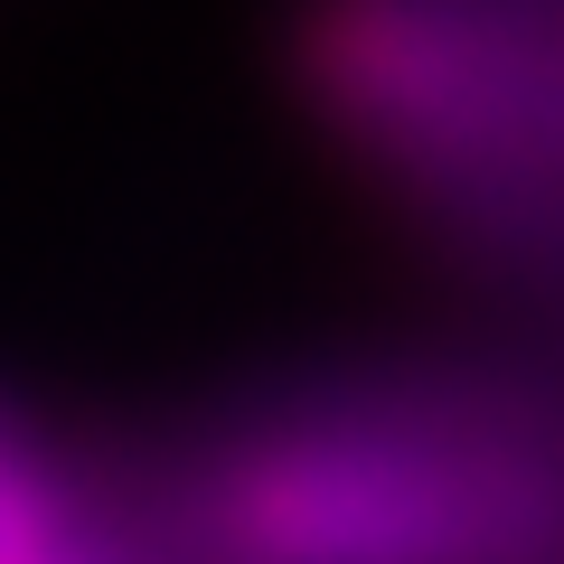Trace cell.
<instances>
[{
  "instance_id": "1",
  "label": "cell",
  "mask_w": 564,
  "mask_h": 564,
  "mask_svg": "<svg viewBox=\"0 0 564 564\" xmlns=\"http://www.w3.org/2000/svg\"><path fill=\"white\" fill-rule=\"evenodd\" d=\"M0 564H66L57 545V499H47L29 443L0 423Z\"/></svg>"
}]
</instances>
